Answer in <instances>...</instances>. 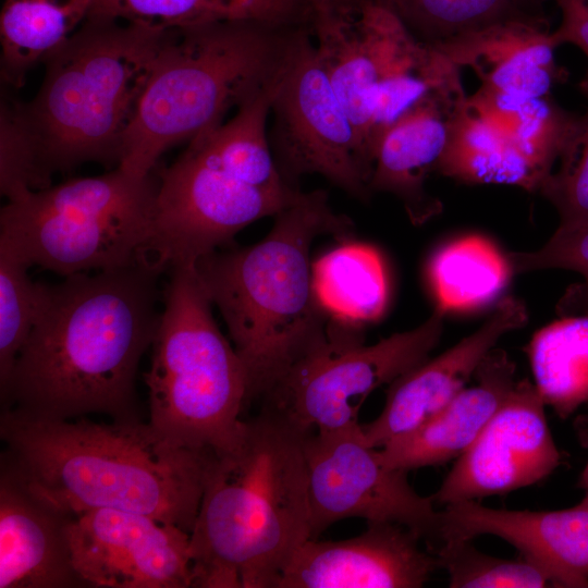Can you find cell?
<instances>
[{
  "label": "cell",
  "instance_id": "obj_1",
  "mask_svg": "<svg viewBox=\"0 0 588 588\" xmlns=\"http://www.w3.org/2000/svg\"><path fill=\"white\" fill-rule=\"evenodd\" d=\"M162 272L145 258L41 283L35 323L0 389L1 409L57 419H139L136 373L158 328Z\"/></svg>",
  "mask_w": 588,
  "mask_h": 588
},
{
  "label": "cell",
  "instance_id": "obj_2",
  "mask_svg": "<svg viewBox=\"0 0 588 588\" xmlns=\"http://www.w3.org/2000/svg\"><path fill=\"white\" fill-rule=\"evenodd\" d=\"M168 30L85 19L44 60L37 95L1 107V195L47 188L54 173L85 162L118 167L124 134Z\"/></svg>",
  "mask_w": 588,
  "mask_h": 588
},
{
  "label": "cell",
  "instance_id": "obj_3",
  "mask_svg": "<svg viewBox=\"0 0 588 588\" xmlns=\"http://www.w3.org/2000/svg\"><path fill=\"white\" fill-rule=\"evenodd\" d=\"M1 464L66 514L113 509L192 532L210 454L174 445L149 421L57 419L1 409Z\"/></svg>",
  "mask_w": 588,
  "mask_h": 588
},
{
  "label": "cell",
  "instance_id": "obj_4",
  "mask_svg": "<svg viewBox=\"0 0 588 588\" xmlns=\"http://www.w3.org/2000/svg\"><path fill=\"white\" fill-rule=\"evenodd\" d=\"M308 432L262 406L232 450L210 454L191 532L192 587H278L310 539Z\"/></svg>",
  "mask_w": 588,
  "mask_h": 588
},
{
  "label": "cell",
  "instance_id": "obj_5",
  "mask_svg": "<svg viewBox=\"0 0 588 588\" xmlns=\"http://www.w3.org/2000/svg\"><path fill=\"white\" fill-rule=\"evenodd\" d=\"M274 218L260 242L220 248L194 264L246 370L247 405L326 340L332 318L315 294L310 246L322 234L347 240L354 231L322 189L301 191Z\"/></svg>",
  "mask_w": 588,
  "mask_h": 588
},
{
  "label": "cell",
  "instance_id": "obj_6",
  "mask_svg": "<svg viewBox=\"0 0 588 588\" xmlns=\"http://www.w3.org/2000/svg\"><path fill=\"white\" fill-rule=\"evenodd\" d=\"M307 24L225 20L169 29L124 134L119 166L152 173L170 147L220 124L277 79Z\"/></svg>",
  "mask_w": 588,
  "mask_h": 588
},
{
  "label": "cell",
  "instance_id": "obj_7",
  "mask_svg": "<svg viewBox=\"0 0 588 588\" xmlns=\"http://www.w3.org/2000/svg\"><path fill=\"white\" fill-rule=\"evenodd\" d=\"M163 310L144 373L149 424L176 446L204 454L232 450L246 420L247 376L223 336L193 266L168 271Z\"/></svg>",
  "mask_w": 588,
  "mask_h": 588
},
{
  "label": "cell",
  "instance_id": "obj_8",
  "mask_svg": "<svg viewBox=\"0 0 588 588\" xmlns=\"http://www.w3.org/2000/svg\"><path fill=\"white\" fill-rule=\"evenodd\" d=\"M158 184V175L117 167L20 192L1 208L0 243L64 278L131 266L147 258Z\"/></svg>",
  "mask_w": 588,
  "mask_h": 588
},
{
  "label": "cell",
  "instance_id": "obj_9",
  "mask_svg": "<svg viewBox=\"0 0 588 588\" xmlns=\"http://www.w3.org/2000/svg\"><path fill=\"white\" fill-rule=\"evenodd\" d=\"M445 313L366 345L364 329L331 319L326 340L293 365L266 394L264 406L306 431L358 424L366 399L418 366L438 344Z\"/></svg>",
  "mask_w": 588,
  "mask_h": 588
},
{
  "label": "cell",
  "instance_id": "obj_10",
  "mask_svg": "<svg viewBox=\"0 0 588 588\" xmlns=\"http://www.w3.org/2000/svg\"><path fill=\"white\" fill-rule=\"evenodd\" d=\"M145 255L163 272L193 266L231 244L237 232L290 206L301 189L261 187L224 168L193 143L158 173Z\"/></svg>",
  "mask_w": 588,
  "mask_h": 588
},
{
  "label": "cell",
  "instance_id": "obj_11",
  "mask_svg": "<svg viewBox=\"0 0 588 588\" xmlns=\"http://www.w3.org/2000/svg\"><path fill=\"white\" fill-rule=\"evenodd\" d=\"M305 33L284 70L272 101L270 148L292 186L306 174H320L352 197L367 201L372 168L339 101L311 37Z\"/></svg>",
  "mask_w": 588,
  "mask_h": 588
},
{
  "label": "cell",
  "instance_id": "obj_12",
  "mask_svg": "<svg viewBox=\"0 0 588 588\" xmlns=\"http://www.w3.org/2000/svg\"><path fill=\"white\" fill-rule=\"evenodd\" d=\"M310 539L334 523L359 517L367 523L402 525L434 552L441 543V511L417 493L407 473L387 465L380 449L365 440L359 424L307 433L304 442Z\"/></svg>",
  "mask_w": 588,
  "mask_h": 588
},
{
  "label": "cell",
  "instance_id": "obj_13",
  "mask_svg": "<svg viewBox=\"0 0 588 588\" xmlns=\"http://www.w3.org/2000/svg\"><path fill=\"white\" fill-rule=\"evenodd\" d=\"M73 567L85 587L189 588L191 534L155 517L113 509L71 514Z\"/></svg>",
  "mask_w": 588,
  "mask_h": 588
},
{
  "label": "cell",
  "instance_id": "obj_14",
  "mask_svg": "<svg viewBox=\"0 0 588 588\" xmlns=\"http://www.w3.org/2000/svg\"><path fill=\"white\" fill-rule=\"evenodd\" d=\"M544 406L534 383L528 379L516 382L431 495L434 504L503 494L547 478L560 465L561 454Z\"/></svg>",
  "mask_w": 588,
  "mask_h": 588
},
{
  "label": "cell",
  "instance_id": "obj_15",
  "mask_svg": "<svg viewBox=\"0 0 588 588\" xmlns=\"http://www.w3.org/2000/svg\"><path fill=\"white\" fill-rule=\"evenodd\" d=\"M421 538L393 523H367L356 537L306 540L277 588H419L439 567Z\"/></svg>",
  "mask_w": 588,
  "mask_h": 588
},
{
  "label": "cell",
  "instance_id": "obj_16",
  "mask_svg": "<svg viewBox=\"0 0 588 588\" xmlns=\"http://www.w3.org/2000/svg\"><path fill=\"white\" fill-rule=\"evenodd\" d=\"M527 320L525 304L507 296L475 332L391 382L381 413L362 426L367 443L381 449L430 419L466 387L501 336Z\"/></svg>",
  "mask_w": 588,
  "mask_h": 588
},
{
  "label": "cell",
  "instance_id": "obj_17",
  "mask_svg": "<svg viewBox=\"0 0 588 588\" xmlns=\"http://www.w3.org/2000/svg\"><path fill=\"white\" fill-rule=\"evenodd\" d=\"M466 100L457 70L409 107L380 140L370 189L397 197L414 224H422L442 210L441 201L427 192L425 183L437 170Z\"/></svg>",
  "mask_w": 588,
  "mask_h": 588
},
{
  "label": "cell",
  "instance_id": "obj_18",
  "mask_svg": "<svg viewBox=\"0 0 588 588\" xmlns=\"http://www.w3.org/2000/svg\"><path fill=\"white\" fill-rule=\"evenodd\" d=\"M497 536L541 564L556 587L588 588V495L558 511L491 509L476 500L445 505L441 511V543ZM440 543V544H441Z\"/></svg>",
  "mask_w": 588,
  "mask_h": 588
},
{
  "label": "cell",
  "instance_id": "obj_19",
  "mask_svg": "<svg viewBox=\"0 0 588 588\" xmlns=\"http://www.w3.org/2000/svg\"><path fill=\"white\" fill-rule=\"evenodd\" d=\"M70 517L0 463V588L85 587L72 564Z\"/></svg>",
  "mask_w": 588,
  "mask_h": 588
},
{
  "label": "cell",
  "instance_id": "obj_20",
  "mask_svg": "<svg viewBox=\"0 0 588 588\" xmlns=\"http://www.w3.org/2000/svg\"><path fill=\"white\" fill-rule=\"evenodd\" d=\"M474 376L475 385L465 387L417 429L382 446L380 454L384 463L409 471L460 457L516 384L515 364L501 348L493 347Z\"/></svg>",
  "mask_w": 588,
  "mask_h": 588
},
{
  "label": "cell",
  "instance_id": "obj_21",
  "mask_svg": "<svg viewBox=\"0 0 588 588\" xmlns=\"http://www.w3.org/2000/svg\"><path fill=\"white\" fill-rule=\"evenodd\" d=\"M549 33V26L539 23H503L463 40L444 56L458 68H471L482 86L544 97L568 76L554 60Z\"/></svg>",
  "mask_w": 588,
  "mask_h": 588
},
{
  "label": "cell",
  "instance_id": "obj_22",
  "mask_svg": "<svg viewBox=\"0 0 588 588\" xmlns=\"http://www.w3.org/2000/svg\"><path fill=\"white\" fill-rule=\"evenodd\" d=\"M318 303L332 319L364 329L385 310L389 284L382 258L371 246L345 243L313 264Z\"/></svg>",
  "mask_w": 588,
  "mask_h": 588
},
{
  "label": "cell",
  "instance_id": "obj_23",
  "mask_svg": "<svg viewBox=\"0 0 588 588\" xmlns=\"http://www.w3.org/2000/svg\"><path fill=\"white\" fill-rule=\"evenodd\" d=\"M86 19L113 20L157 30L244 19L311 26L297 0H91Z\"/></svg>",
  "mask_w": 588,
  "mask_h": 588
},
{
  "label": "cell",
  "instance_id": "obj_24",
  "mask_svg": "<svg viewBox=\"0 0 588 588\" xmlns=\"http://www.w3.org/2000/svg\"><path fill=\"white\" fill-rule=\"evenodd\" d=\"M91 0H5L0 16L1 78L21 87L27 72L85 21Z\"/></svg>",
  "mask_w": 588,
  "mask_h": 588
},
{
  "label": "cell",
  "instance_id": "obj_25",
  "mask_svg": "<svg viewBox=\"0 0 588 588\" xmlns=\"http://www.w3.org/2000/svg\"><path fill=\"white\" fill-rule=\"evenodd\" d=\"M437 172L466 184H507L538 192L542 177L467 105L457 113Z\"/></svg>",
  "mask_w": 588,
  "mask_h": 588
},
{
  "label": "cell",
  "instance_id": "obj_26",
  "mask_svg": "<svg viewBox=\"0 0 588 588\" xmlns=\"http://www.w3.org/2000/svg\"><path fill=\"white\" fill-rule=\"evenodd\" d=\"M512 273L507 256L480 235H466L443 245L428 266L437 308L444 313L490 304L505 289Z\"/></svg>",
  "mask_w": 588,
  "mask_h": 588
},
{
  "label": "cell",
  "instance_id": "obj_27",
  "mask_svg": "<svg viewBox=\"0 0 588 588\" xmlns=\"http://www.w3.org/2000/svg\"><path fill=\"white\" fill-rule=\"evenodd\" d=\"M525 351L539 395L561 418L588 402V315L562 316L538 330Z\"/></svg>",
  "mask_w": 588,
  "mask_h": 588
},
{
  "label": "cell",
  "instance_id": "obj_28",
  "mask_svg": "<svg viewBox=\"0 0 588 588\" xmlns=\"http://www.w3.org/2000/svg\"><path fill=\"white\" fill-rule=\"evenodd\" d=\"M357 17V16H356ZM356 17L314 30L317 50L330 84L357 134L365 159L372 168L370 145L371 101L378 70Z\"/></svg>",
  "mask_w": 588,
  "mask_h": 588
},
{
  "label": "cell",
  "instance_id": "obj_29",
  "mask_svg": "<svg viewBox=\"0 0 588 588\" xmlns=\"http://www.w3.org/2000/svg\"><path fill=\"white\" fill-rule=\"evenodd\" d=\"M394 14L420 42L445 53L453 46L492 26L532 22L511 0H366Z\"/></svg>",
  "mask_w": 588,
  "mask_h": 588
},
{
  "label": "cell",
  "instance_id": "obj_30",
  "mask_svg": "<svg viewBox=\"0 0 588 588\" xmlns=\"http://www.w3.org/2000/svg\"><path fill=\"white\" fill-rule=\"evenodd\" d=\"M438 566L449 575L451 588L556 587L553 576L526 556L497 558L479 551L470 539L443 541L433 552Z\"/></svg>",
  "mask_w": 588,
  "mask_h": 588
},
{
  "label": "cell",
  "instance_id": "obj_31",
  "mask_svg": "<svg viewBox=\"0 0 588 588\" xmlns=\"http://www.w3.org/2000/svg\"><path fill=\"white\" fill-rule=\"evenodd\" d=\"M29 267L0 243V389L5 387L38 314L41 283L28 277Z\"/></svg>",
  "mask_w": 588,
  "mask_h": 588
},
{
  "label": "cell",
  "instance_id": "obj_32",
  "mask_svg": "<svg viewBox=\"0 0 588 588\" xmlns=\"http://www.w3.org/2000/svg\"><path fill=\"white\" fill-rule=\"evenodd\" d=\"M588 101V84H578ZM560 168L551 172L538 192L560 216L559 229L576 230L588 226V108L578 115L575 126L559 158Z\"/></svg>",
  "mask_w": 588,
  "mask_h": 588
},
{
  "label": "cell",
  "instance_id": "obj_33",
  "mask_svg": "<svg viewBox=\"0 0 588 588\" xmlns=\"http://www.w3.org/2000/svg\"><path fill=\"white\" fill-rule=\"evenodd\" d=\"M506 256L513 273L565 269L580 273L588 281V226L576 230L558 228L539 249L515 252Z\"/></svg>",
  "mask_w": 588,
  "mask_h": 588
},
{
  "label": "cell",
  "instance_id": "obj_34",
  "mask_svg": "<svg viewBox=\"0 0 588 588\" xmlns=\"http://www.w3.org/2000/svg\"><path fill=\"white\" fill-rule=\"evenodd\" d=\"M561 11L559 27L549 33L554 48L564 44L578 47L588 58V0H553ZM588 83V70L583 77Z\"/></svg>",
  "mask_w": 588,
  "mask_h": 588
},
{
  "label": "cell",
  "instance_id": "obj_35",
  "mask_svg": "<svg viewBox=\"0 0 588 588\" xmlns=\"http://www.w3.org/2000/svg\"><path fill=\"white\" fill-rule=\"evenodd\" d=\"M309 14L313 28L350 22L354 20L365 5L366 0H298Z\"/></svg>",
  "mask_w": 588,
  "mask_h": 588
},
{
  "label": "cell",
  "instance_id": "obj_36",
  "mask_svg": "<svg viewBox=\"0 0 588 588\" xmlns=\"http://www.w3.org/2000/svg\"><path fill=\"white\" fill-rule=\"evenodd\" d=\"M560 316L588 315V281L572 284L556 305Z\"/></svg>",
  "mask_w": 588,
  "mask_h": 588
},
{
  "label": "cell",
  "instance_id": "obj_37",
  "mask_svg": "<svg viewBox=\"0 0 588 588\" xmlns=\"http://www.w3.org/2000/svg\"><path fill=\"white\" fill-rule=\"evenodd\" d=\"M511 1L524 14L541 22H549L544 13V4L549 0H511Z\"/></svg>",
  "mask_w": 588,
  "mask_h": 588
},
{
  "label": "cell",
  "instance_id": "obj_38",
  "mask_svg": "<svg viewBox=\"0 0 588 588\" xmlns=\"http://www.w3.org/2000/svg\"><path fill=\"white\" fill-rule=\"evenodd\" d=\"M579 486L585 489L586 495H588V462L580 474Z\"/></svg>",
  "mask_w": 588,
  "mask_h": 588
}]
</instances>
